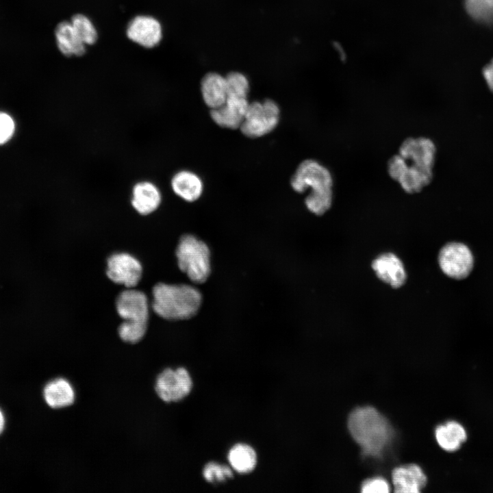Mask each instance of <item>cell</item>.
Instances as JSON below:
<instances>
[{"label": "cell", "mask_w": 493, "mask_h": 493, "mask_svg": "<svg viewBox=\"0 0 493 493\" xmlns=\"http://www.w3.org/2000/svg\"><path fill=\"white\" fill-rule=\"evenodd\" d=\"M201 91L205 103L210 110L221 106L227 96L225 77L213 72L205 74L201 81Z\"/></svg>", "instance_id": "ffe728a7"}, {"label": "cell", "mask_w": 493, "mask_h": 493, "mask_svg": "<svg viewBox=\"0 0 493 493\" xmlns=\"http://www.w3.org/2000/svg\"><path fill=\"white\" fill-rule=\"evenodd\" d=\"M227 97H238L247 98L249 90V83L242 73L239 72H230L226 77Z\"/></svg>", "instance_id": "4316f807"}, {"label": "cell", "mask_w": 493, "mask_h": 493, "mask_svg": "<svg viewBox=\"0 0 493 493\" xmlns=\"http://www.w3.org/2000/svg\"><path fill=\"white\" fill-rule=\"evenodd\" d=\"M43 397L48 406L61 409L73 404L75 392L71 383L66 379L58 377L49 381L44 387Z\"/></svg>", "instance_id": "d6986e66"}, {"label": "cell", "mask_w": 493, "mask_h": 493, "mask_svg": "<svg viewBox=\"0 0 493 493\" xmlns=\"http://www.w3.org/2000/svg\"><path fill=\"white\" fill-rule=\"evenodd\" d=\"M247 98L227 97L224 104L210 110V116L218 126L236 129L242 123L249 105Z\"/></svg>", "instance_id": "5bb4252c"}, {"label": "cell", "mask_w": 493, "mask_h": 493, "mask_svg": "<svg viewBox=\"0 0 493 493\" xmlns=\"http://www.w3.org/2000/svg\"><path fill=\"white\" fill-rule=\"evenodd\" d=\"M142 268L140 262L125 253H114L107 260L106 275L116 283L127 288L135 287L142 277Z\"/></svg>", "instance_id": "30bf717a"}, {"label": "cell", "mask_w": 493, "mask_h": 493, "mask_svg": "<svg viewBox=\"0 0 493 493\" xmlns=\"http://www.w3.org/2000/svg\"><path fill=\"white\" fill-rule=\"evenodd\" d=\"M15 130V123L8 114L0 112V145L10 140Z\"/></svg>", "instance_id": "f1b7e54d"}, {"label": "cell", "mask_w": 493, "mask_h": 493, "mask_svg": "<svg viewBox=\"0 0 493 493\" xmlns=\"http://www.w3.org/2000/svg\"><path fill=\"white\" fill-rule=\"evenodd\" d=\"M390 490L388 482L380 477L366 479L361 485V492L363 493H388Z\"/></svg>", "instance_id": "83f0119b"}, {"label": "cell", "mask_w": 493, "mask_h": 493, "mask_svg": "<svg viewBox=\"0 0 493 493\" xmlns=\"http://www.w3.org/2000/svg\"><path fill=\"white\" fill-rule=\"evenodd\" d=\"M227 459L233 471L244 475L251 472L255 468L257 455L250 445L238 443L229 449Z\"/></svg>", "instance_id": "7402d4cb"}, {"label": "cell", "mask_w": 493, "mask_h": 493, "mask_svg": "<svg viewBox=\"0 0 493 493\" xmlns=\"http://www.w3.org/2000/svg\"><path fill=\"white\" fill-rule=\"evenodd\" d=\"M193 382L189 372L183 367L166 368L157 377L155 390L164 402H178L185 399L192 389Z\"/></svg>", "instance_id": "ba28073f"}, {"label": "cell", "mask_w": 493, "mask_h": 493, "mask_svg": "<svg viewBox=\"0 0 493 493\" xmlns=\"http://www.w3.org/2000/svg\"><path fill=\"white\" fill-rule=\"evenodd\" d=\"M170 186L175 194L187 202L197 201L203 192V182L194 173L180 170L170 178Z\"/></svg>", "instance_id": "e0dca14e"}, {"label": "cell", "mask_w": 493, "mask_h": 493, "mask_svg": "<svg viewBox=\"0 0 493 493\" xmlns=\"http://www.w3.org/2000/svg\"><path fill=\"white\" fill-rule=\"evenodd\" d=\"M233 469L227 465L210 462L203 468L204 479L212 484H220L228 481L233 477Z\"/></svg>", "instance_id": "d4e9b609"}, {"label": "cell", "mask_w": 493, "mask_h": 493, "mask_svg": "<svg viewBox=\"0 0 493 493\" xmlns=\"http://www.w3.org/2000/svg\"><path fill=\"white\" fill-rule=\"evenodd\" d=\"M116 307L123 321L118 327L121 340L128 343H137L144 337L149 320L147 298L140 290L128 288L116 298Z\"/></svg>", "instance_id": "3957f363"}, {"label": "cell", "mask_w": 493, "mask_h": 493, "mask_svg": "<svg viewBox=\"0 0 493 493\" xmlns=\"http://www.w3.org/2000/svg\"><path fill=\"white\" fill-rule=\"evenodd\" d=\"M162 201V190L153 180L138 179L131 186V205L142 216H147L155 212L160 207Z\"/></svg>", "instance_id": "4fadbf2b"}, {"label": "cell", "mask_w": 493, "mask_h": 493, "mask_svg": "<svg viewBox=\"0 0 493 493\" xmlns=\"http://www.w3.org/2000/svg\"><path fill=\"white\" fill-rule=\"evenodd\" d=\"M435 440L439 446L448 452L458 450L467 438L466 430L459 422L451 420L435 429Z\"/></svg>", "instance_id": "44dd1931"}, {"label": "cell", "mask_w": 493, "mask_h": 493, "mask_svg": "<svg viewBox=\"0 0 493 493\" xmlns=\"http://www.w3.org/2000/svg\"><path fill=\"white\" fill-rule=\"evenodd\" d=\"M483 75L488 87L493 92V60L483 68Z\"/></svg>", "instance_id": "f546056e"}, {"label": "cell", "mask_w": 493, "mask_h": 493, "mask_svg": "<svg viewBox=\"0 0 493 493\" xmlns=\"http://www.w3.org/2000/svg\"><path fill=\"white\" fill-rule=\"evenodd\" d=\"M70 22L77 34L86 45H93L98 40V31L93 22L82 13L73 14Z\"/></svg>", "instance_id": "603a6c76"}, {"label": "cell", "mask_w": 493, "mask_h": 493, "mask_svg": "<svg viewBox=\"0 0 493 493\" xmlns=\"http://www.w3.org/2000/svg\"><path fill=\"white\" fill-rule=\"evenodd\" d=\"M438 261L442 271L457 279L466 277L473 267V257L470 249L458 242L444 246L440 251Z\"/></svg>", "instance_id": "9c48e42d"}, {"label": "cell", "mask_w": 493, "mask_h": 493, "mask_svg": "<svg viewBox=\"0 0 493 493\" xmlns=\"http://www.w3.org/2000/svg\"><path fill=\"white\" fill-rule=\"evenodd\" d=\"M399 154L409 164L433 172L436 147L426 137L406 138L401 144Z\"/></svg>", "instance_id": "7c38bea8"}, {"label": "cell", "mask_w": 493, "mask_h": 493, "mask_svg": "<svg viewBox=\"0 0 493 493\" xmlns=\"http://www.w3.org/2000/svg\"><path fill=\"white\" fill-rule=\"evenodd\" d=\"M54 34L57 47L64 56L80 57L86 53V45L79 38L70 21L60 22Z\"/></svg>", "instance_id": "ac0fdd59"}, {"label": "cell", "mask_w": 493, "mask_h": 493, "mask_svg": "<svg viewBox=\"0 0 493 493\" xmlns=\"http://www.w3.org/2000/svg\"><path fill=\"white\" fill-rule=\"evenodd\" d=\"M292 189L303 193L310 188V192L333 190V179L329 170L315 160H303L290 179Z\"/></svg>", "instance_id": "8992f818"}, {"label": "cell", "mask_w": 493, "mask_h": 493, "mask_svg": "<svg viewBox=\"0 0 493 493\" xmlns=\"http://www.w3.org/2000/svg\"><path fill=\"white\" fill-rule=\"evenodd\" d=\"M427 481L426 475L416 464L399 466L392 472V482L396 493H419Z\"/></svg>", "instance_id": "9a60e30c"}, {"label": "cell", "mask_w": 493, "mask_h": 493, "mask_svg": "<svg viewBox=\"0 0 493 493\" xmlns=\"http://www.w3.org/2000/svg\"><path fill=\"white\" fill-rule=\"evenodd\" d=\"M333 197V190L310 192L305 199V204L313 214L323 215L331 207Z\"/></svg>", "instance_id": "484cf974"}, {"label": "cell", "mask_w": 493, "mask_h": 493, "mask_svg": "<svg viewBox=\"0 0 493 493\" xmlns=\"http://www.w3.org/2000/svg\"><path fill=\"white\" fill-rule=\"evenodd\" d=\"M152 307L160 317L170 320L192 318L201 303V294L191 286L158 283L153 288Z\"/></svg>", "instance_id": "7a4b0ae2"}, {"label": "cell", "mask_w": 493, "mask_h": 493, "mask_svg": "<svg viewBox=\"0 0 493 493\" xmlns=\"http://www.w3.org/2000/svg\"><path fill=\"white\" fill-rule=\"evenodd\" d=\"M279 114L278 104L270 99L249 103L240 127V131L244 136L251 138L264 136L277 126Z\"/></svg>", "instance_id": "5b68a950"}, {"label": "cell", "mask_w": 493, "mask_h": 493, "mask_svg": "<svg viewBox=\"0 0 493 493\" xmlns=\"http://www.w3.org/2000/svg\"><path fill=\"white\" fill-rule=\"evenodd\" d=\"M347 425L352 438L367 456L381 455L392 438L393 431L388 420L371 406L353 410Z\"/></svg>", "instance_id": "6da1fadb"}, {"label": "cell", "mask_w": 493, "mask_h": 493, "mask_svg": "<svg viewBox=\"0 0 493 493\" xmlns=\"http://www.w3.org/2000/svg\"><path fill=\"white\" fill-rule=\"evenodd\" d=\"M127 38L145 49L157 46L162 39V27L155 17L140 14L134 16L126 28Z\"/></svg>", "instance_id": "8fae6325"}, {"label": "cell", "mask_w": 493, "mask_h": 493, "mask_svg": "<svg viewBox=\"0 0 493 493\" xmlns=\"http://www.w3.org/2000/svg\"><path fill=\"white\" fill-rule=\"evenodd\" d=\"M5 427V416L3 410L0 408V435L3 432Z\"/></svg>", "instance_id": "4dcf8cb0"}, {"label": "cell", "mask_w": 493, "mask_h": 493, "mask_svg": "<svg viewBox=\"0 0 493 493\" xmlns=\"http://www.w3.org/2000/svg\"><path fill=\"white\" fill-rule=\"evenodd\" d=\"M177 264L194 283L205 282L210 274V252L203 241L190 234L184 235L176 249Z\"/></svg>", "instance_id": "277c9868"}, {"label": "cell", "mask_w": 493, "mask_h": 493, "mask_svg": "<svg viewBox=\"0 0 493 493\" xmlns=\"http://www.w3.org/2000/svg\"><path fill=\"white\" fill-rule=\"evenodd\" d=\"M469 16L477 22L493 23V0H464Z\"/></svg>", "instance_id": "cb8c5ba5"}, {"label": "cell", "mask_w": 493, "mask_h": 493, "mask_svg": "<svg viewBox=\"0 0 493 493\" xmlns=\"http://www.w3.org/2000/svg\"><path fill=\"white\" fill-rule=\"evenodd\" d=\"M377 276L394 288L403 286L406 273L401 260L394 254L387 253L377 257L372 264Z\"/></svg>", "instance_id": "2e32d148"}, {"label": "cell", "mask_w": 493, "mask_h": 493, "mask_svg": "<svg viewBox=\"0 0 493 493\" xmlns=\"http://www.w3.org/2000/svg\"><path fill=\"white\" fill-rule=\"evenodd\" d=\"M388 172L402 189L409 193L420 192L432 181L433 173L408 164L399 153L390 158Z\"/></svg>", "instance_id": "52a82bcc"}]
</instances>
